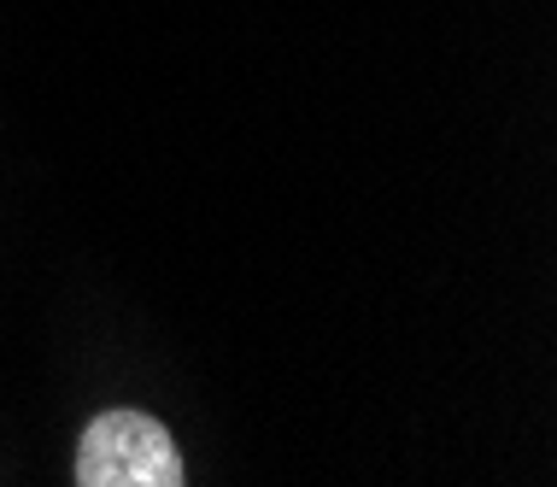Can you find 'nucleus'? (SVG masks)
<instances>
[{
    "label": "nucleus",
    "mask_w": 557,
    "mask_h": 487,
    "mask_svg": "<svg viewBox=\"0 0 557 487\" xmlns=\"http://www.w3.org/2000/svg\"><path fill=\"white\" fill-rule=\"evenodd\" d=\"M77 482L83 487H183L188 470L159 417H147V411H100L83 429Z\"/></svg>",
    "instance_id": "1"
}]
</instances>
